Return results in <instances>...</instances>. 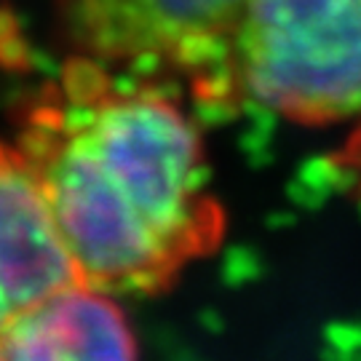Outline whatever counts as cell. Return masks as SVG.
I'll return each mask as SVG.
<instances>
[{
	"instance_id": "cell-1",
	"label": "cell",
	"mask_w": 361,
	"mask_h": 361,
	"mask_svg": "<svg viewBox=\"0 0 361 361\" xmlns=\"http://www.w3.org/2000/svg\"><path fill=\"white\" fill-rule=\"evenodd\" d=\"M16 147L86 284L102 292H166L222 244L225 209L195 123L104 62L75 54L25 107Z\"/></svg>"
},
{
	"instance_id": "cell-2",
	"label": "cell",
	"mask_w": 361,
	"mask_h": 361,
	"mask_svg": "<svg viewBox=\"0 0 361 361\" xmlns=\"http://www.w3.org/2000/svg\"><path fill=\"white\" fill-rule=\"evenodd\" d=\"M195 91L305 126L361 118V0H246Z\"/></svg>"
},
{
	"instance_id": "cell-3",
	"label": "cell",
	"mask_w": 361,
	"mask_h": 361,
	"mask_svg": "<svg viewBox=\"0 0 361 361\" xmlns=\"http://www.w3.org/2000/svg\"><path fill=\"white\" fill-rule=\"evenodd\" d=\"M246 0H56L59 30L80 56L207 80Z\"/></svg>"
},
{
	"instance_id": "cell-4",
	"label": "cell",
	"mask_w": 361,
	"mask_h": 361,
	"mask_svg": "<svg viewBox=\"0 0 361 361\" xmlns=\"http://www.w3.org/2000/svg\"><path fill=\"white\" fill-rule=\"evenodd\" d=\"M78 284L86 279L32 169L19 147L0 140V292L11 313Z\"/></svg>"
},
{
	"instance_id": "cell-5",
	"label": "cell",
	"mask_w": 361,
	"mask_h": 361,
	"mask_svg": "<svg viewBox=\"0 0 361 361\" xmlns=\"http://www.w3.org/2000/svg\"><path fill=\"white\" fill-rule=\"evenodd\" d=\"M137 337L102 289L78 284L13 310L0 329V359H134Z\"/></svg>"
},
{
	"instance_id": "cell-6",
	"label": "cell",
	"mask_w": 361,
	"mask_h": 361,
	"mask_svg": "<svg viewBox=\"0 0 361 361\" xmlns=\"http://www.w3.org/2000/svg\"><path fill=\"white\" fill-rule=\"evenodd\" d=\"M335 161H337V166L350 177L356 193L361 195V126L350 134L348 142L343 145V150H340V155H337Z\"/></svg>"
}]
</instances>
